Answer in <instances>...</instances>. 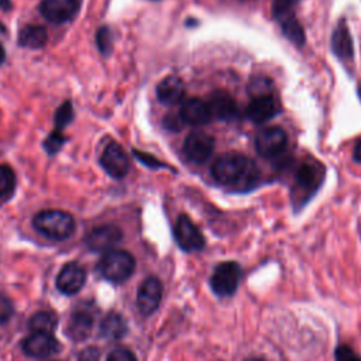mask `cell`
Returning <instances> with one entry per match:
<instances>
[{"mask_svg":"<svg viewBox=\"0 0 361 361\" xmlns=\"http://www.w3.org/2000/svg\"><path fill=\"white\" fill-rule=\"evenodd\" d=\"M212 175L220 185L237 186L243 190L255 185L259 172L247 157L238 152H227L214 161Z\"/></svg>","mask_w":361,"mask_h":361,"instance_id":"1","label":"cell"},{"mask_svg":"<svg viewBox=\"0 0 361 361\" xmlns=\"http://www.w3.org/2000/svg\"><path fill=\"white\" fill-rule=\"evenodd\" d=\"M32 226L39 234L51 240L62 241L72 235L75 230V220L69 213L52 209L38 212L32 219Z\"/></svg>","mask_w":361,"mask_h":361,"instance_id":"2","label":"cell"},{"mask_svg":"<svg viewBox=\"0 0 361 361\" xmlns=\"http://www.w3.org/2000/svg\"><path fill=\"white\" fill-rule=\"evenodd\" d=\"M323 176L324 168L317 161H306L298 168L292 189V202L296 207H302L310 199L319 189Z\"/></svg>","mask_w":361,"mask_h":361,"instance_id":"3","label":"cell"},{"mask_svg":"<svg viewBox=\"0 0 361 361\" xmlns=\"http://www.w3.org/2000/svg\"><path fill=\"white\" fill-rule=\"evenodd\" d=\"M135 268L134 257L124 250H110L104 252L99 262V271L103 278L110 282H124L128 279Z\"/></svg>","mask_w":361,"mask_h":361,"instance_id":"4","label":"cell"},{"mask_svg":"<svg viewBox=\"0 0 361 361\" xmlns=\"http://www.w3.org/2000/svg\"><path fill=\"white\" fill-rule=\"evenodd\" d=\"M243 269L235 261H224L220 262L212 276H210V288L217 296H231L241 281Z\"/></svg>","mask_w":361,"mask_h":361,"instance_id":"5","label":"cell"},{"mask_svg":"<svg viewBox=\"0 0 361 361\" xmlns=\"http://www.w3.org/2000/svg\"><path fill=\"white\" fill-rule=\"evenodd\" d=\"M173 235L179 248L186 252L200 251L206 244L202 231L186 214L178 217L173 227Z\"/></svg>","mask_w":361,"mask_h":361,"instance_id":"6","label":"cell"},{"mask_svg":"<svg viewBox=\"0 0 361 361\" xmlns=\"http://www.w3.org/2000/svg\"><path fill=\"white\" fill-rule=\"evenodd\" d=\"M182 149L190 162L202 165L212 157L214 149V140L212 135L203 131H192L185 138Z\"/></svg>","mask_w":361,"mask_h":361,"instance_id":"7","label":"cell"},{"mask_svg":"<svg viewBox=\"0 0 361 361\" xmlns=\"http://www.w3.org/2000/svg\"><path fill=\"white\" fill-rule=\"evenodd\" d=\"M288 137L281 127H265L255 135V148L261 157L275 158L286 147Z\"/></svg>","mask_w":361,"mask_h":361,"instance_id":"8","label":"cell"},{"mask_svg":"<svg viewBox=\"0 0 361 361\" xmlns=\"http://www.w3.org/2000/svg\"><path fill=\"white\" fill-rule=\"evenodd\" d=\"M164 286L157 276H148L142 281L137 292V307L144 316L154 313L162 299Z\"/></svg>","mask_w":361,"mask_h":361,"instance_id":"9","label":"cell"},{"mask_svg":"<svg viewBox=\"0 0 361 361\" xmlns=\"http://www.w3.org/2000/svg\"><path fill=\"white\" fill-rule=\"evenodd\" d=\"M100 165L111 178L116 179L124 178L130 168L127 154L124 152L123 147L116 141H111L106 145L100 158Z\"/></svg>","mask_w":361,"mask_h":361,"instance_id":"10","label":"cell"},{"mask_svg":"<svg viewBox=\"0 0 361 361\" xmlns=\"http://www.w3.org/2000/svg\"><path fill=\"white\" fill-rule=\"evenodd\" d=\"M123 233L117 226L106 224L90 230L86 235V245L94 252H107L121 241Z\"/></svg>","mask_w":361,"mask_h":361,"instance_id":"11","label":"cell"},{"mask_svg":"<svg viewBox=\"0 0 361 361\" xmlns=\"http://www.w3.org/2000/svg\"><path fill=\"white\" fill-rule=\"evenodd\" d=\"M23 351L34 358H47L54 355L59 350L58 340L52 336V333L44 331H32L27 336L21 344Z\"/></svg>","mask_w":361,"mask_h":361,"instance_id":"12","label":"cell"},{"mask_svg":"<svg viewBox=\"0 0 361 361\" xmlns=\"http://www.w3.org/2000/svg\"><path fill=\"white\" fill-rule=\"evenodd\" d=\"M93 323H94L93 305H80L71 313L66 333L75 341L85 340L90 334Z\"/></svg>","mask_w":361,"mask_h":361,"instance_id":"13","label":"cell"},{"mask_svg":"<svg viewBox=\"0 0 361 361\" xmlns=\"http://www.w3.org/2000/svg\"><path fill=\"white\" fill-rule=\"evenodd\" d=\"M86 281V272L78 262H68L56 276V288L65 295L78 293Z\"/></svg>","mask_w":361,"mask_h":361,"instance_id":"14","label":"cell"},{"mask_svg":"<svg viewBox=\"0 0 361 361\" xmlns=\"http://www.w3.org/2000/svg\"><path fill=\"white\" fill-rule=\"evenodd\" d=\"M79 8L78 0H42L39 4L41 14L51 23H66Z\"/></svg>","mask_w":361,"mask_h":361,"instance_id":"15","label":"cell"},{"mask_svg":"<svg viewBox=\"0 0 361 361\" xmlns=\"http://www.w3.org/2000/svg\"><path fill=\"white\" fill-rule=\"evenodd\" d=\"M207 107L212 117L223 121H230L237 117L238 107L235 100L224 90H214L209 94Z\"/></svg>","mask_w":361,"mask_h":361,"instance_id":"16","label":"cell"},{"mask_svg":"<svg viewBox=\"0 0 361 361\" xmlns=\"http://www.w3.org/2000/svg\"><path fill=\"white\" fill-rule=\"evenodd\" d=\"M278 103L274 96L267 94V96H258L254 97L245 110L247 117L257 124L268 121L271 117H274L278 113Z\"/></svg>","mask_w":361,"mask_h":361,"instance_id":"17","label":"cell"},{"mask_svg":"<svg viewBox=\"0 0 361 361\" xmlns=\"http://www.w3.org/2000/svg\"><path fill=\"white\" fill-rule=\"evenodd\" d=\"M179 117L182 123H186L189 126H204L212 120L207 103L196 97L183 102Z\"/></svg>","mask_w":361,"mask_h":361,"instance_id":"18","label":"cell"},{"mask_svg":"<svg viewBox=\"0 0 361 361\" xmlns=\"http://www.w3.org/2000/svg\"><path fill=\"white\" fill-rule=\"evenodd\" d=\"M185 96L183 82L178 76H166L157 86V97L164 104H176Z\"/></svg>","mask_w":361,"mask_h":361,"instance_id":"19","label":"cell"},{"mask_svg":"<svg viewBox=\"0 0 361 361\" xmlns=\"http://www.w3.org/2000/svg\"><path fill=\"white\" fill-rule=\"evenodd\" d=\"M331 48L333 52L341 59H350L354 54L353 39L350 31L345 25V21H340L331 35Z\"/></svg>","mask_w":361,"mask_h":361,"instance_id":"20","label":"cell"},{"mask_svg":"<svg viewBox=\"0 0 361 361\" xmlns=\"http://www.w3.org/2000/svg\"><path fill=\"white\" fill-rule=\"evenodd\" d=\"M48 32L42 25H24L18 31V44L24 48L38 49L47 44Z\"/></svg>","mask_w":361,"mask_h":361,"instance_id":"21","label":"cell"},{"mask_svg":"<svg viewBox=\"0 0 361 361\" xmlns=\"http://www.w3.org/2000/svg\"><path fill=\"white\" fill-rule=\"evenodd\" d=\"M127 333V323L118 313H109L100 322V334L106 340H120Z\"/></svg>","mask_w":361,"mask_h":361,"instance_id":"22","label":"cell"},{"mask_svg":"<svg viewBox=\"0 0 361 361\" xmlns=\"http://www.w3.org/2000/svg\"><path fill=\"white\" fill-rule=\"evenodd\" d=\"M28 324H30V329L32 331L52 333L58 326V317L52 312L41 310V312H37L31 316Z\"/></svg>","mask_w":361,"mask_h":361,"instance_id":"23","label":"cell"},{"mask_svg":"<svg viewBox=\"0 0 361 361\" xmlns=\"http://www.w3.org/2000/svg\"><path fill=\"white\" fill-rule=\"evenodd\" d=\"M281 23H282L283 35L289 41H292L295 45L302 47L305 44V32H303V28L299 24V21L293 16H289V17L283 18Z\"/></svg>","mask_w":361,"mask_h":361,"instance_id":"24","label":"cell"},{"mask_svg":"<svg viewBox=\"0 0 361 361\" xmlns=\"http://www.w3.org/2000/svg\"><path fill=\"white\" fill-rule=\"evenodd\" d=\"M72 118H73L72 103H71V100H66L55 111V116H54L55 128L62 130L65 126H68L72 121Z\"/></svg>","mask_w":361,"mask_h":361,"instance_id":"25","label":"cell"},{"mask_svg":"<svg viewBox=\"0 0 361 361\" xmlns=\"http://www.w3.org/2000/svg\"><path fill=\"white\" fill-rule=\"evenodd\" d=\"M16 186V176L11 168L0 165V197L8 196Z\"/></svg>","mask_w":361,"mask_h":361,"instance_id":"26","label":"cell"},{"mask_svg":"<svg viewBox=\"0 0 361 361\" xmlns=\"http://www.w3.org/2000/svg\"><path fill=\"white\" fill-rule=\"evenodd\" d=\"M296 0H272V16L276 20H283L292 16V8Z\"/></svg>","mask_w":361,"mask_h":361,"instance_id":"27","label":"cell"},{"mask_svg":"<svg viewBox=\"0 0 361 361\" xmlns=\"http://www.w3.org/2000/svg\"><path fill=\"white\" fill-rule=\"evenodd\" d=\"M65 141H66V138L62 135V133H61V130H54L47 138H45V141H44V148L47 149V152L49 154V155H54V154H56L59 149H61V147L65 144Z\"/></svg>","mask_w":361,"mask_h":361,"instance_id":"28","label":"cell"},{"mask_svg":"<svg viewBox=\"0 0 361 361\" xmlns=\"http://www.w3.org/2000/svg\"><path fill=\"white\" fill-rule=\"evenodd\" d=\"M271 90H272V85H271V82L267 78H255L250 83V93L252 94V97L271 94L269 93Z\"/></svg>","mask_w":361,"mask_h":361,"instance_id":"29","label":"cell"},{"mask_svg":"<svg viewBox=\"0 0 361 361\" xmlns=\"http://www.w3.org/2000/svg\"><path fill=\"white\" fill-rule=\"evenodd\" d=\"M96 42H97V48L100 51V54L107 55L111 49V32L107 27H100L96 35Z\"/></svg>","mask_w":361,"mask_h":361,"instance_id":"30","label":"cell"},{"mask_svg":"<svg viewBox=\"0 0 361 361\" xmlns=\"http://www.w3.org/2000/svg\"><path fill=\"white\" fill-rule=\"evenodd\" d=\"M336 361H361V357L351 350V347L341 344L334 351Z\"/></svg>","mask_w":361,"mask_h":361,"instance_id":"31","label":"cell"},{"mask_svg":"<svg viewBox=\"0 0 361 361\" xmlns=\"http://www.w3.org/2000/svg\"><path fill=\"white\" fill-rule=\"evenodd\" d=\"M107 361H137V358L127 348H116L109 354Z\"/></svg>","mask_w":361,"mask_h":361,"instance_id":"32","label":"cell"},{"mask_svg":"<svg viewBox=\"0 0 361 361\" xmlns=\"http://www.w3.org/2000/svg\"><path fill=\"white\" fill-rule=\"evenodd\" d=\"M134 155H135L144 165H147V166H149V168H162V166H165L162 162H159L158 159H155L154 157H151V155H148V154H145V152H141V151L134 149Z\"/></svg>","mask_w":361,"mask_h":361,"instance_id":"33","label":"cell"},{"mask_svg":"<svg viewBox=\"0 0 361 361\" xmlns=\"http://www.w3.org/2000/svg\"><path fill=\"white\" fill-rule=\"evenodd\" d=\"M99 358H100V353L96 347H87L82 350L80 354L78 355L79 361H99Z\"/></svg>","mask_w":361,"mask_h":361,"instance_id":"34","label":"cell"},{"mask_svg":"<svg viewBox=\"0 0 361 361\" xmlns=\"http://www.w3.org/2000/svg\"><path fill=\"white\" fill-rule=\"evenodd\" d=\"M180 117L179 116H173V114H168L165 118H164V126L171 130V131H179L180 128Z\"/></svg>","mask_w":361,"mask_h":361,"instance_id":"35","label":"cell"},{"mask_svg":"<svg viewBox=\"0 0 361 361\" xmlns=\"http://www.w3.org/2000/svg\"><path fill=\"white\" fill-rule=\"evenodd\" d=\"M11 312H13V309H11L10 302L4 298H0V322H6L10 317Z\"/></svg>","mask_w":361,"mask_h":361,"instance_id":"36","label":"cell"},{"mask_svg":"<svg viewBox=\"0 0 361 361\" xmlns=\"http://www.w3.org/2000/svg\"><path fill=\"white\" fill-rule=\"evenodd\" d=\"M354 159L361 164V141H358L354 148Z\"/></svg>","mask_w":361,"mask_h":361,"instance_id":"37","label":"cell"},{"mask_svg":"<svg viewBox=\"0 0 361 361\" xmlns=\"http://www.w3.org/2000/svg\"><path fill=\"white\" fill-rule=\"evenodd\" d=\"M10 6H11L10 0H0V7H1V8L8 10V8H10Z\"/></svg>","mask_w":361,"mask_h":361,"instance_id":"38","label":"cell"},{"mask_svg":"<svg viewBox=\"0 0 361 361\" xmlns=\"http://www.w3.org/2000/svg\"><path fill=\"white\" fill-rule=\"evenodd\" d=\"M4 58H6V52H4V48H3V45L0 44V65L4 62Z\"/></svg>","mask_w":361,"mask_h":361,"instance_id":"39","label":"cell"},{"mask_svg":"<svg viewBox=\"0 0 361 361\" xmlns=\"http://www.w3.org/2000/svg\"><path fill=\"white\" fill-rule=\"evenodd\" d=\"M244 361H267V360L259 358V357H250V358H245Z\"/></svg>","mask_w":361,"mask_h":361,"instance_id":"40","label":"cell"},{"mask_svg":"<svg viewBox=\"0 0 361 361\" xmlns=\"http://www.w3.org/2000/svg\"><path fill=\"white\" fill-rule=\"evenodd\" d=\"M358 93H360V97H361V87H360V90H358Z\"/></svg>","mask_w":361,"mask_h":361,"instance_id":"41","label":"cell"}]
</instances>
